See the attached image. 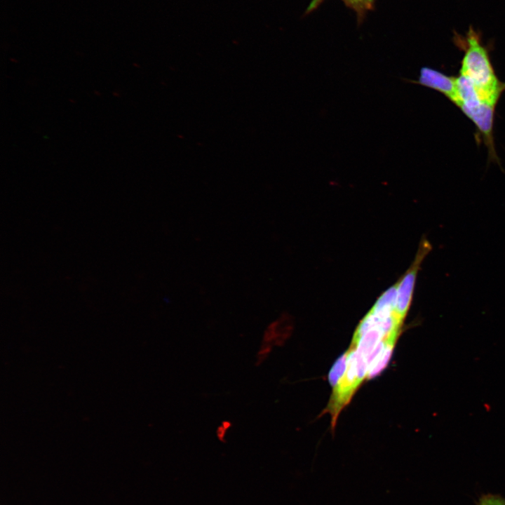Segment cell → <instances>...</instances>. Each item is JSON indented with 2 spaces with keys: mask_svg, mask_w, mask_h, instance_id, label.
I'll return each mask as SVG.
<instances>
[{
  "mask_svg": "<svg viewBox=\"0 0 505 505\" xmlns=\"http://www.w3.org/2000/svg\"><path fill=\"white\" fill-rule=\"evenodd\" d=\"M349 7L354 9L359 15L370 10L373 5V0H343Z\"/></svg>",
  "mask_w": 505,
  "mask_h": 505,
  "instance_id": "obj_9",
  "label": "cell"
},
{
  "mask_svg": "<svg viewBox=\"0 0 505 505\" xmlns=\"http://www.w3.org/2000/svg\"><path fill=\"white\" fill-rule=\"evenodd\" d=\"M348 358V351L340 356L332 367L328 379L332 389H335L345 373Z\"/></svg>",
  "mask_w": 505,
  "mask_h": 505,
  "instance_id": "obj_7",
  "label": "cell"
},
{
  "mask_svg": "<svg viewBox=\"0 0 505 505\" xmlns=\"http://www.w3.org/2000/svg\"><path fill=\"white\" fill-rule=\"evenodd\" d=\"M431 250V245L425 237H423L419 243L414 261L398 281L394 313L403 321L410 307L418 271L424 259Z\"/></svg>",
  "mask_w": 505,
  "mask_h": 505,
  "instance_id": "obj_3",
  "label": "cell"
},
{
  "mask_svg": "<svg viewBox=\"0 0 505 505\" xmlns=\"http://www.w3.org/2000/svg\"><path fill=\"white\" fill-rule=\"evenodd\" d=\"M454 42L464 53L459 74L472 83L482 101L496 105L505 83L499 80L480 35L471 27L465 36L455 34Z\"/></svg>",
  "mask_w": 505,
  "mask_h": 505,
  "instance_id": "obj_1",
  "label": "cell"
},
{
  "mask_svg": "<svg viewBox=\"0 0 505 505\" xmlns=\"http://www.w3.org/2000/svg\"><path fill=\"white\" fill-rule=\"evenodd\" d=\"M398 337H391L385 340V344L382 350L370 364L368 370L367 379H372L379 375L386 367L391 356L395 343Z\"/></svg>",
  "mask_w": 505,
  "mask_h": 505,
  "instance_id": "obj_6",
  "label": "cell"
},
{
  "mask_svg": "<svg viewBox=\"0 0 505 505\" xmlns=\"http://www.w3.org/2000/svg\"><path fill=\"white\" fill-rule=\"evenodd\" d=\"M413 82L439 92L452 103L456 99V76H448L438 70L424 67L421 69L418 79Z\"/></svg>",
  "mask_w": 505,
  "mask_h": 505,
  "instance_id": "obj_4",
  "label": "cell"
},
{
  "mask_svg": "<svg viewBox=\"0 0 505 505\" xmlns=\"http://www.w3.org/2000/svg\"><path fill=\"white\" fill-rule=\"evenodd\" d=\"M457 107L476 126L478 134L488 149L490 159L499 161L496 154L493 127L496 105L482 101L476 97L460 103Z\"/></svg>",
  "mask_w": 505,
  "mask_h": 505,
  "instance_id": "obj_2",
  "label": "cell"
},
{
  "mask_svg": "<svg viewBox=\"0 0 505 505\" xmlns=\"http://www.w3.org/2000/svg\"><path fill=\"white\" fill-rule=\"evenodd\" d=\"M398 282L384 291L370 310L372 314L386 318L394 314L397 297Z\"/></svg>",
  "mask_w": 505,
  "mask_h": 505,
  "instance_id": "obj_5",
  "label": "cell"
},
{
  "mask_svg": "<svg viewBox=\"0 0 505 505\" xmlns=\"http://www.w3.org/2000/svg\"><path fill=\"white\" fill-rule=\"evenodd\" d=\"M476 505H505V497L499 494H482Z\"/></svg>",
  "mask_w": 505,
  "mask_h": 505,
  "instance_id": "obj_8",
  "label": "cell"
}]
</instances>
